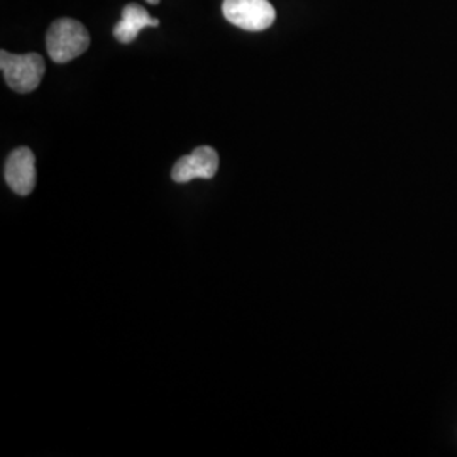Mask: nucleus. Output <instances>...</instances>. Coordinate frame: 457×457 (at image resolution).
Here are the masks:
<instances>
[{"label": "nucleus", "instance_id": "39448f33", "mask_svg": "<svg viewBox=\"0 0 457 457\" xmlns=\"http://www.w3.org/2000/svg\"><path fill=\"white\" fill-rule=\"evenodd\" d=\"M5 181L17 195H29L36 187V158L29 147H17L5 162Z\"/></svg>", "mask_w": 457, "mask_h": 457}, {"label": "nucleus", "instance_id": "f257e3e1", "mask_svg": "<svg viewBox=\"0 0 457 457\" xmlns=\"http://www.w3.org/2000/svg\"><path fill=\"white\" fill-rule=\"evenodd\" d=\"M90 46V34L80 21L63 17L49 26L46 49L54 63H68Z\"/></svg>", "mask_w": 457, "mask_h": 457}, {"label": "nucleus", "instance_id": "20e7f679", "mask_svg": "<svg viewBox=\"0 0 457 457\" xmlns=\"http://www.w3.org/2000/svg\"><path fill=\"white\" fill-rule=\"evenodd\" d=\"M217 170H219L217 151L211 146H200L175 163L171 177L177 183H188L195 179L211 180L215 177Z\"/></svg>", "mask_w": 457, "mask_h": 457}, {"label": "nucleus", "instance_id": "f03ea898", "mask_svg": "<svg viewBox=\"0 0 457 457\" xmlns=\"http://www.w3.org/2000/svg\"><path fill=\"white\" fill-rule=\"evenodd\" d=\"M0 68L5 82L17 94H29L36 90L46 71L45 60L37 53L14 54L0 51Z\"/></svg>", "mask_w": 457, "mask_h": 457}, {"label": "nucleus", "instance_id": "7ed1b4c3", "mask_svg": "<svg viewBox=\"0 0 457 457\" xmlns=\"http://www.w3.org/2000/svg\"><path fill=\"white\" fill-rule=\"evenodd\" d=\"M222 12L230 24L253 33L268 29L277 19L270 0H224Z\"/></svg>", "mask_w": 457, "mask_h": 457}, {"label": "nucleus", "instance_id": "0eeeda50", "mask_svg": "<svg viewBox=\"0 0 457 457\" xmlns=\"http://www.w3.org/2000/svg\"><path fill=\"white\" fill-rule=\"evenodd\" d=\"M149 4H153V5H158L160 4V0H146Z\"/></svg>", "mask_w": 457, "mask_h": 457}, {"label": "nucleus", "instance_id": "423d86ee", "mask_svg": "<svg viewBox=\"0 0 457 457\" xmlns=\"http://www.w3.org/2000/svg\"><path fill=\"white\" fill-rule=\"evenodd\" d=\"M156 26H160V21L149 16L145 7L137 4H129L122 11V19L114 26V36L120 43L129 45L145 28Z\"/></svg>", "mask_w": 457, "mask_h": 457}]
</instances>
